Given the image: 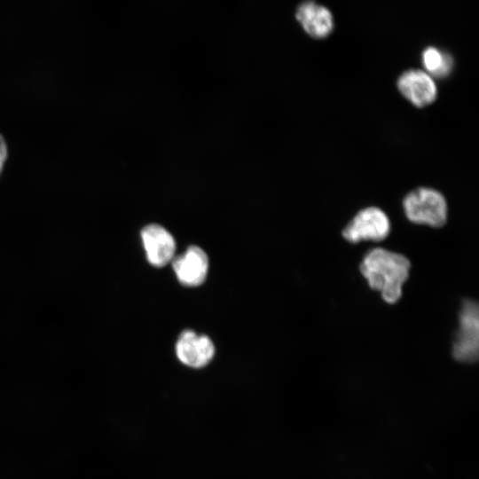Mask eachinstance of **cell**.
<instances>
[{
  "label": "cell",
  "mask_w": 479,
  "mask_h": 479,
  "mask_svg": "<svg viewBox=\"0 0 479 479\" xmlns=\"http://www.w3.org/2000/svg\"><path fill=\"white\" fill-rule=\"evenodd\" d=\"M141 239L148 262L155 267H163L169 263L175 253L176 242L164 227L151 224L141 230Z\"/></svg>",
  "instance_id": "obj_6"
},
{
  "label": "cell",
  "mask_w": 479,
  "mask_h": 479,
  "mask_svg": "<svg viewBox=\"0 0 479 479\" xmlns=\"http://www.w3.org/2000/svg\"><path fill=\"white\" fill-rule=\"evenodd\" d=\"M422 65L433 78H444L448 76L453 67V59L450 53L436 47H427L421 55Z\"/></svg>",
  "instance_id": "obj_10"
},
{
  "label": "cell",
  "mask_w": 479,
  "mask_h": 479,
  "mask_svg": "<svg viewBox=\"0 0 479 479\" xmlns=\"http://www.w3.org/2000/svg\"><path fill=\"white\" fill-rule=\"evenodd\" d=\"M173 269L179 282L187 287L202 284L208 270V258L198 246H190L173 261Z\"/></svg>",
  "instance_id": "obj_8"
},
{
  "label": "cell",
  "mask_w": 479,
  "mask_h": 479,
  "mask_svg": "<svg viewBox=\"0 0 479 479\" xmlns=\"http://www.w3.org/2000/svg\"><path fill=\"white\" fill-rule=\"evenodd\" d=\"M410 267L403 255L376 247L365 254L359 269L372 289L380 291L385 302L395 303L401 297Z\"/></svg>",
  "instance_id": "obj_1"
},
{
  "label": "cell",
  "mask_w": 479,
  "mask_h": 479,
  "mask_svg": "<svg viewBox=\"0 0 479 479\" xmlns=\"http://www.w3.org/2000/svg\"><path fill=\"white\" fill-rule=\"evenodd\" d=\"M295 18L303 30L316 39L327 37L334 29V17L330 10L313 0L301 3L296 9Z\"/></svg>",
  "instance_id": "obj_9"
},
{
  "label": "cell",
  "mask_w": 479,
  "mask_h": 479,
  "mask_svg": "<svg viewBox=\"0 0 479 479\" xmlns=\"http://www.w3.org/2000/svg\"><path fill=\"white\" fill-rule=\"evenodd\" d=\"M390 231L388 216L379 208L369 207L360 210L342 231V235L350 243L362 240L381 241Z\"/></svg>",
  "instance_id": "obj_4"
},
{
  "label": "cell",
  "mask_w": 479,
  "mask_h": 479,
  "mask_svg": "<svg viewBox=\"0 0 479 479\" xmlns=\"http://www.w3.org/2000/svg\"><path fill=\"white\" fill-rule=\"evenodd\" d=\"M7 145L4 138L0 134V175L3 171L4 162L7 159Z\"/></svg>",
  "instance_id": "obj_11"
},
{
  "label": "cell",
  "mask_w": 479,
  "mask_h": 479,
  "mask_svg": "<svg viewBox=\"0 0 479 479\" xmlns=\"http://www.w3.org/2000/svg\"><path fill=\"white\" fill-rule=\"evenodd\" d=\"M397 84L400 93L417 107L430 105L437 97L436 82L424 70L410 69L404 72Z\"/></svg>",
  "instance_id": "obj_5"
},
{
  "label": "cell",
  "mask_w": 479,
  "mask_h": 479,
  "mask_svg": "<svg viewBox=\"0 0 479 479\" xmlns=\"http://www.w3.org/2000/svg\"><path fill=\"white\" fill-rule=\"evenodd\" d=\"M459 322V330L452 346V356L459 362H475L479 353V309L475 301L463 302Z\"/></svg>",
  "instance_id": "obj_3"
},
{
  "label": "cell",
  "mask_w": 479,
  "mask_h": 479,
  "mask_svg": "<svg viewBox=\"0 0 479 479\" xmlns=\"http://www.w3.org/2000/svg\"><path fill=\"white\" fill-rule=\"evenodd\" d=\"M176 353L185 365L200 368L210 362L215 347L207 335H197L192 330L187 329L181 333L177 342Z\"/></svg>",
  "instance_id": "obj_7"
},
{
  "label": "cell",
  "mask_w": 479,
  "mask_h": 479,
  "mask_svg": "<svg viewBox=\"0 0 479 479\" xmlns=\"http://www.w3.org/2000/svg\"><path fill=\"white\" fill-rule=\"evenodd\" d=\"M408 220L414 224L441 227L447 220V203L438 191L420 187L410 192L403 200Z\"/></svg>",
  "instance_id": "obj_2"
}]
</instances>
